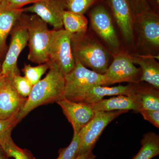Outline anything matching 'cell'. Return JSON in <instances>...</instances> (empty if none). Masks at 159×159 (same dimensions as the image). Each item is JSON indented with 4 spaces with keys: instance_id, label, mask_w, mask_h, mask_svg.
Masks as SVG:
<instances>
[{
    "instance_id": "1f68e13d",
    "label": "cell",
    "mask_w": 159,
    "mask_h": 159,
    "mask_svg": "<svg viewBox=\"0 0 159 159\" xmlns=\"http://www.w3.org/2000/svg\"><path fill=\"white\" fill-rule=\"evenodd\" d=\"M10 80H11L8 79L5 76H3L0 74V92L2 89L6 85L8 81Z\"/></svg>"
},
{
    "instance_id": "7a4b0ae2",
    "label": "cell",
    "mask_w": 159,
    "mask_h": 159,
    "mask_svg": "<svg viewBox=\"0 0 159 159\" xmlns=\"http://www.w3.org/2000/svg\"><path fill=\"white\" fill-rule=\"evenodd\" d=\"M65 88L64 75L54 66H50L46 77L33 86L25 105L18 115L19 122L38 107L56 102L64 98Z\"/></svg>"
},
{
    "instance_id": "3957f363",
    "label": "cell",
    "mask_w": 159,
    "mask_h": 159,
    "mask_svg": "<svg viewBox=\"0 0 159 159\" xmlns=\"http://www.w3.org/2000/svg\"><path fill=\"white\" fill-rule=\"evenodd\" d=\"M134 35L130 54L159 58V16L150 7L134 18Z\"/></svg>"
},
{
    "instance_id": "4316f807",
    "label": "cell",
    "mask_w": 159,
    "mask_h": 159,
    "mask_svg": "<svg viewBox=\"0 0 159 159\" xmlns=\"http://www.w3.org/2000/svg\"><path fill=\"white\" fill-rule=\"evenodd\" d=\"M12 84L18 93L22 97L28 98L33 85L25 77L20 75H16L12 80Z\"/></svg>"
},
{
    "instance_id": "836d02e7",
    "label": "cell",
    "mask_w": 159,
    "mask_h": 159,
    "mask_svg": "<svg viewBox=\"0 0 159 159\" xmlns=\"http://www.w3.org/2000/svg\"><path fill=\"white\" fill-rule=\"evenodd\" d=\"M155 1L156 2L157 5H158V6L159 5V0H155Z\"/></svg>"
},
{
    "instance_id": "9a60e30c",
    "label": "cell",
    "mask_w": 159,
    "mask_h": 159,
    "mask_svg": "<svg viewBox=\"0 0 159 159\" xmlns=\"http://www.w3.org/2000/svg\"><path fill=\"white\" fill-rule=\"evenodd\" d=\"M95 111L133 110L139 113L142 110L141 100L137 93L132 95H119L90 104Z\"/></svg>"
},
{
    "instance_id": "ba28073f",
    "label": "cell",
    "mask_w": 159,
    "mask_h": 159,
    "mask_svg": "<svg viewBox=\"0 0 159 159\" xmlns=\"http://www.w3.org/2000/svg\"><path fill=\"white\" fill-rule=\"evenodd\" d=\"M28 60L39 65L48 62L51 33L48 24L36 15H28Z\"/></svg>"
},
{
    "instance_id": "f1b7e54d",
    "label": "cell",
    "mask_w": 159,
    "mask_h": 159,
    "mask_svg": "<svg viewBox=\"0 0 159 159\" xmlns=\"http://www.w3.org/2000/svg\"><path fill=\"white\" fill-rule=\"evenodd\" d=\"M139 113L145 120L151 122L157 128H159V111L142 110Z\"/></svg>"
},
{
    "instance_id": "e575fe53",
    "label": "cell",
    "mask_w": 159,
    "mask_h": 159,
    "mask_svg": "<svg viewBox=\"0 0 159 159\" xmlns=\"http://www.w3.org/2000/svg\"><path fill=\"white\" fill-rule=\"evenodd\" d=\"M1 67H0V73H1Z\"/></svg>"
},
{
    "instance_id": "52a82bcc",
    "label": "cell",
    "mask_w": 159,
    "mask_h": 159,
    "mask_svg": "<svg viewBox=\"0 0 159 159\" xmlns=\"http://www.w3.org/2000/svg\"><path fill=\"white\" fill-rule=\"evenodd\" d=\"M72 35L64 29L51 30L47 62L57 68L64 75L70 72L75 66L71 49Z\"/></svg>"
},
{
    "instance_id": "484cf974",
    "label": "cell",
    "mask_w": 159,
    "mask_h": 159,
    "mask_svg": "<svg viewBox=\"0 0 159 159\" xmlns=\"http://www.w3.org/2000/svg\"><path fill=\"white\" fill-rule=\"evenodd\" d=\"M19 122L17 116L0 120V145L11 138L12 129Z\"/></svg>"
},
{
    "instance_id": "f546056e",
    "label": "cell",
    "mask_w": 159,
    "mask_h": 159,
    "mask_svg": "<svg viewBox=\"0 0 159 159\" xmlns=\"http://www.w3.org/2000/svg\"><path fill=\"white\" fill-rule=\"evenodd\" d=\"M11 8L21 9L22 7L27 4L34 3L43 0H5Z\"/></svg>"
},
{
    "instance_id": "9c48e42d",
    "label": "cell",
    "mask_w": 159,
    "mask_h": 159,
    "mask_svg": "<svg viewBox=\"0 0 159 159\" xmlns=\"http://www.w3.org/2000/svg\"><path fill=\"white\" fill-rule=\"evenodd\" d=\"M107 85L122 82L138 83L141 82L142 70L137 68L132 59L130 53L122 49L113 54V59L103 74Z\"/></svg>"
},
{
    "instance_id": "6da1fadb",
    "label": "cell",
    "mask_w": 159,
    "mask_h": 159,
    "mask_svg": "<svg viewBox=\"0 0 159 159\" xmlns=\"http://www.w3.org/2000/svg\"><path fill=\"white\" fill-rule=\"evenodd\" d=\"M71 44L75 61L98 74H104L113 54L92 30L89 29L85 32L72 34Z\"/></svg>"
},
{
    "instance_id": "ffe728a7",
    "label": "cell",
    "mask_w": 159,
    "mask_h": 159,
    "mask_svg": "<svg viewBox=\"0 0 159 159\" xmlns=\"http://www.w3.org/2000/svg\"><path fill=\"white\" fill-rule=\"evenodd\" d=\"M62 21L64 29L71 34L85 32L88 29V20L84 14L64 10Z\"/></svg>"
},
{
    "instance_id": "4dcf8cb0",
    "label": "cell",
    "mask_w": 159,
    "mask_h": 159,
    "mask_svg": "<svg viewBox=\"0 0 159 159\" xmlns=\"http://www.w3.org/2000/svg\"><path fill=\"white\" fill-rule=\"evenodd\" d=\"M93 150L88 151L84 153L79 154L73 159H96L97 156L92 152Z\"/></svg>"
},
{
    "instance_id": "ac0fdd59",
    "label": "cell",
    "mask_w": 159,
    "mask_h": 159,
    "mask_svg": "<svg viewBox=\"0 0 159 159\" xmlns=\"http://www.w3.org/2000/svg\"><path fill=\"white\" fill-rule=\"evenodd\" d=\"M130 54L134 63L139 65L142 70L141 81H145L159 89V63L156 57Z\"/></svg>"
},
{
    "instance_id": "30bf717a",
    "label": "cell",
    "mask_w": 159,
    "mask_h": 159,
    "mask_svg": "<svg viewBox=\"0 0 159 159\" xmlns=\"http://www.w3.org/2000/svg\"><path fill=\"white\" fill-rule=\"evenodd\" d=\"M128 111H95L93 118L79 132L80 143L78 154L93 150L106 126L114 119Z\"/></svg>"
},
{
    "instance_id": "8fae6325",
    "label": "cell",
    "mask_w": 159,
    "mask_h": 159,
    "mask_svg": "<svg viewBox=\"0 0 159 159\" xmlns=\"http://www.w3.org/2000/svg\"><path fill=\"white\" fill-rule=\"evenodd\" d=\"M109 9L121 34L124 49L131 52L134 42V17L127 0H107Z\"/></svg>"
},
{
    "instance_id": "e0dca14e",
    "label": "cell",
    "mask_w": 159,
    "mask_h": 159,
    "mask_svg": "<svg viewBox=\"0 0 159 159\" xmlns=\"http://www.w3.org/2000/svg\"><path fill=\"white\" fill-rule=\"evenodd\" d=\"M138 83H129L127 85H119L116 86L108 87L98 85L89 89L84 98V102L91 104L99 102L107 96L119 95H134L136 93Z\"/></svg>"
},
{
    "instance_id": "d4e9b609",
    "label": "cell",
    "mask_w": 159,
    "mask_h": 159,
    "mask_svg": "<svg viewBox=\"0 0 159 159\" xmlns=\"http://www.w3.org/2000/svg\"><path fill=\"white\" fill-rule=\"evenodd\" d=\"M80 139L79 134H74L73 139L68 146L60 148L59 155L56 159H73L78 155L80 146Z\"/></svg>"
},
{
    "instance_id": "44dd1931",
    "label": "cell",
    "mask_w": 159,
    "mask_h": 159,
    "mask_svg": "<svg viewBox=\"0 0 159 159\" xmlns=\"http://www.w3.org/2000/svg\"><path fill=\"white\" fill-rule=\"evenodd\" d=\"M142 147L132 159H151L159 154V136L153 132L145 134Z\"/></svg>"
},
{
    "instance_id": "cb8c5ba5",
    "label": "cell",
    "mask_w": 159,
    "mask_h": 159,
    "mask_svg": "<svg viewBox=\"0 0 159 159\" xmlns=\"http://www.w3.org/2000/svg\"><path fill=\"white\" fill-rule=\"evenodd\" d=\"M49 68L50 65L48 63L46 62L36 66H32L29 64H25L22 70L25 74V77L33 86L40 80L42 76Z\"/></svg>"
},
{
    "instance_id": "603a6c76",
    "label": "cell",
    "mask_w": 159,
    "mask_h": 159,
    "mask_svg": "<svg viewBox=\"0 0 159 159\" xmlns=\"http://www.w3.org/2000/svg\"><path fill=\"white\" fill-rule=\"evenodd\" d=\"M65 10L84 14L94 5L104 0H60Z\"/></svg>"
},
{
    "instance_id": "7c38bea8",
    "label": "cell",
    "mask_w": 159,
    "mask_h": 159,
    "mask_svg": "<svg viewBox=\"0 0 159 159\" xmlns=\"http://www.w3.org/2000/svg\"><path fill=\"white\" fill-rule=\"evenodd\" d=\"M71 123L74 134H78L93 118L95 111L90 104L84 102H74L64 98L56 102Z\"/></svg>"
},
{
    "instance_id": "5bb4252c",
    "label": "cell",
    "mask_w": 159,
    "mask_h": 159,
    "mask_svg": "<svg viewBox=\"0 0 159 159\" xmlns=\"http://www.w3.org/2000/svg\"><path fill=\"white\" fill-rule=\"evenodd\" d=\"M27 99L17 93L12 80H9L0 92V120L17 116Z\"/></svg>"
},
{
    "instance_id": "d6986e66",
    "label": "cell",
    "mask_w": 159,
    "mask_h": 159,
    "mask_svg": "<svg viewBox=\"0 0 159 159\" xmlns=\"http://www.w3.org/2000/svg\"><path fill=\"white\" fill-rule=\"evenodd\" d=\"M136 93L141 100L142 110L159 111V89L150 84L139 83Z\"/></svg>"
},
{
    "instance_id": "d590c367",
    "label": "cell",
    "mask_w": 159,
    "mask_h": 159,
    "mask_svg": "<svg viewBox=\"0 0 159 159\" xmlns=\"http://www.w3.org/2000/svg\"><path fill=\"white\" fill-rule=\"evenodd\" d=\"M3 0H0V2H2Z\"/></svg>"
},
{
    "instance_id": "d6a6232c",
    "label": "cell",
    "mask_w": 159,
    "mask_h": 159,
    "mask_svg": "<svg viewBox=\"0 0 159 159\" xmlns=\"http://www.w3.org/2000/svg\"><path fill=\"white\" fill-rule=\"evenodd\" d=\"M9 157L0 147V159H9Z\"/></svg>"
},
{
    "instance_id": "8992f818",
    "label": "cell",
    "mask_w": 159,
    "mask_h": 159,
    "mask_svg": "<svg viewBox=\"0 0 159 159\" xmlns=\"http://www.w3.org/2000/svg\"><path fill=\"white\" fill-rule=\"evenodd\" d=\"M28 15L23 12L11 30L10 44L1 66L0 74L11 80L16 75H20L17 60L28 43Z\"/></svg>"
},
{
    "instance_id": "83f0119b",
    "label": "cell",
    "mask_w": 159,
    "mask_h": 159,
    "mask_svg": "<svg viewBox=\"0 0 159 159\" xmlns=\"http://www.w3.org/2000/svg\"><path fill=\"white\" fill-rule=\"evenodd\" d=\"M134 18L150 8L147 0H127Z\"/></svg>"
},
{
    "instance_id": "277c9868",
    "label": "cell",
    "mask_w": 159,
    "mask_h": 159,
    "mask_svg": "<svg viewBox=\"0 0 159 159\" xmlns=\"http://www.w3.org/2000/svg\"><path fill=\"white\" fill-rule=\"evenodd\" d=\"M64 77V97L72 102H83L89 89L96 86L107 85L103 74H98L85 67L77 61H75L74 68Z\"/></svg>"
},
{
    "instance_id": "2e32d148",
    "label": "cell",
    "mask_w": 159,
    "mask_h": 159,
    "mask_svg": "<svg viewBox=\"0 0 159 159\" xmlns=\"http://www.w3.org/2000/svg\"><path fill=\"white\" fill-rule=\"evenodd\" d=\"M22 8H11L5 0L0 2V58L6 53V40L23 14Z\"/></svg>"
},
{
    "instance_id": "7402d4cb",
    "label": "cell",
    "mask_w": 159,
    "mask_h": 159,
    "mask_svg": "<svg viewBox=\"0 0 159 159\" xmlns=\"http://www.w3.org/2000/svg\"><path fill=\"white\" fill-rule=\"evenodd\" d=\"M0 147L9 157L15 159H35L30 151L18 147L13 142L11 137L1 144Z\"/></svg>"
},
{
    "instance_id": "5b68a950",
    "label": "cell",
    "mask_w": 159,
    "mask_h": 159,
    "mask_svg": "<svg viewBox=\"0 0 159 159\" xmlns=\"http://www.w3.org/2000/svg\"><path fill=\"white\" fill-rule=\"evenodd\" d=\"M91 30L113 54L123 48L109 9L101 2L89 9Z\"/></svg>"
},
{
    "instance_id": "4fadbf2b",
    "label": "cell",
    "mask_w": 159,
    "mask_h": 159,
    "mask_svg": "<svg viewBox=\"0 0 159 159\" xmlns=\"http://www.w3.org/2000/svg\"><path fill=\"white\" fill-rule=\"evenodd\" d=\"M23 12L36 15L49 24L55 30L63 29L62 17L65 9L60 0H43L34 3L32 6L22 8Z\"/></svg>"
}]
</instances>
